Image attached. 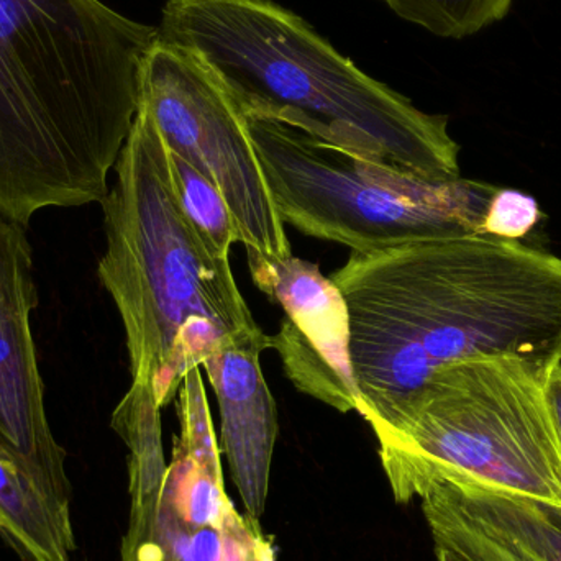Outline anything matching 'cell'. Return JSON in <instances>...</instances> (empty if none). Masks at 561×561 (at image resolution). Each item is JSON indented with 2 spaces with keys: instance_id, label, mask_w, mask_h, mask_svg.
<instances>
[{
  "instance_id": "1",
  "label": "cell",
  "mask_w": 561,
  "mask_h": 561,
  "mask_svg": "<svg viewBox=\"0 0 561 561\" xmlns=\"http://www.w3.org/2000/svg\"><path fill=\"white\" fill-rule=\"evenodd\" d=\"M330 279L350 316L358 414H376L450 363L561 356V259L473 233L352 252Z\"/></svg>"
},
{
  "instance_id": "2",
  "label": "cell",
  "mask_w": 561,
  "mask_h": 561,
  "mask_svg": "<svg viewBox=\"0 0 561 561\" xmlns=\"http://www.w3.org/2000/svg\"><path fill=\"white\" fill-rule=\"evenodd\" d=\"M157 39L101 0H0V216L107 196Z\"/></svg>"
},
{
  "instance_id": "3",
  "label": "cell",
  "mask_w": 561,
  "mask_h": 561,
  "mask_svg": "<svg viewBox=\"0 0 561 561\" xmlns=\"http://www.w3.org/2000/svg\"><path fill=\"white\" fill-rule=\"evenodd\" d=\"M115 173L101 201L107 249L98 275L124 323L131 382L150 386L167 408L190 369L260 325L230 255L184 210L170 150L141 98Z\"/></svg>"
},
{
  "instance_id": "4",
  "label": "cell",
  "mask_w": 561,
  "mask_h": 561,
  "mask_svg": "<svg viewBox=\"0 0 561 561\" xmlns=\"http://www.w3.org/2000/svg\"><path fill=\"white\" fill-rule=\"evenodd\" d=\"M158 39L193 55L240 111L287 112L362 138L425 180L461 178L447 115L365 75L272 0H168Z\"/></svg>"
},
{
  "instance_id": "5",
  "label": "cell",
  "mask_w": 561,
  "mask_h": 561,
  "mask_svg": "<svg viewBox=\"0 0 561 561\" xmlns=\"http://www.w3.org/2000/svg\"><path fill=\"white\" fill-rule=\"evenodd\" d=\"M547 373L520 356H473L365 415L396 501L419 500L432 481L447 480L561 506V440Z\"/></svg>"
},
{
  "instance_id": "6",
  "label": "cell",
  "mask_w": 561,
  "mask_h": 561,
  "mask_svg": "<svg viewBox=\"0 0 561 561\" xmlns=\"http://www.w3.org/2000/svg\"><path fill=\"white\" fill-rule=\"evenodd\" d=\"M240 112L280 219L304 236L369 252L483 233L497 187L425 180L362 138L287 112Z\"/></svg>"
},
{
  "instance_id": "7",
  "label": "cell",
  "mask_w": 561,
  "mask_h": 561,
  "mask_svg": "<svg viewBox=\"0 0 561 561\" xmlns=\"http://www.w3.org/2000/svg\"><path fill=\"white\" fill-rule=\"evenodd\" d=\"M141 101L171 153L222 193L249 253V266L293 255L245 118L190 53L157 39L141 71Z\"/></svg>"
},
{
  "instance_id": "8",
  "label": "cell",
  "mask_w": 561,
  "mask_h": 561,
  "mask_svg": "<svg viewBox=\"0 0 561 561\" xmlns=\"http://www.w3.org/2000/svg\"><path fill=\"white\" fill-rule=\"evenodd\" d=\"M25 229L0 216V445L53 503L69 510L66 454L46 417L30 325L38 294Z\"/></svg>"
},
{
  "instance_id": "9",
  "label": "cell",
  "mask_w": 561,
  "mask_h": 561,
  "mask_svg": "<svg viewBox=\"0 0 561 561\" xmlns=\"http://www.w3.org/2000/svg\"><path fill=\"white\" fill-rule=\"evenodd\" d=\"M270 348L262 329L237 333L204 359L216 392L222 448L245 516L259 523L265 513L273 454L278 438V409L263 376L260 356Z\"/></svg>"
},
{
  "instance_id": "10",
  "label": "cell",
  "mask_w": 561,
  "mask_h": 561,
  "mask_svg": "<svg viewBox=\"0 0 561 561\" xmlns=\"http://www.w3.org/2000/svg\"><path fill=\"white\" fill-rule=\"evenodd\" d=\"M250 273L256 287L286 313L275 336L310 346L358 391L350 356L348 307L336 284L319 266L294 255L250 266Z\"/></svg>"
},
{
  "instance_id": "11",
  "label": "cell",
  "mask_w": 561,
  "mask_h": 561,
  "mask_svg": "<svg viewBox=\"0 0 561 561\" xmlns=\"http://www.w3.org/2000/svg\"><path fill=\"white\" fill-rule=\"evenodd\" d=\"M157 396L150 386L131 382L112 414L111 425L128 447L131 514L122 557L148 546L157 533L163 510L168 467L164 463L163 428Z\"/></svg>"
},
{
  "instance_id": "12",
  "label": "cell",
  "mask_w": 561,
  "mask_h": 561,
  "mask_svg": "<svg viewBox=\"0 0 561 561\" xmlns=\"http://www.w3.org/2000/svg\"><path fill=\"white\" fill-rule=\"evenodd\" d=\"M534 561H561V506L463 481H432L422 491Z\"/></svg>"
},
{
  "instance_id": "13",
  "label": "cell",
  "mask_w": 561,
  "mask_h": 561,
  "mask_svg": "<svg viewBox=\"0 0 561 561\" xmlns=\"http://www.w3.org/2000/svg\"><path fill=\"white\" fill-rule=\"evenodd\" d=\"M3 537L26 561H71L76 549L68 507L53 503L0 445Z\"/></svg>"
},
{
  "instance_id": "14",
  "label": "cell",
  "mask_w": 561,
  "mask_h": 561,
  "mask_svg": "<svg viewBox=\"0 0 561 561\" xmlns=\"http://www.w3.org/2000/svg\"><path fill=\"white\" fill-rule=\"evenodd\" d=\"M164 506L187 529L222 530L233 507L224 488L222 471H214L174 447L168 467Z\"/></svg>"
},
{
  "instance_id": "15",
  "label": "cell",
  "mask_w": 561,
  "mask_h": 561,
  "mask_svg": "<svg viewBox=\"0 0 561 561\" xmlns=\"http://www.w3.org/2000/svg\"><path fill=\"white\" fill-rule=\"evenodd\" d=\"M405 22L440 38L461 39L506 19L514 0H382Z\"/></svg>"
},
{
  "instance_id": "16",
  "label": "cell",
  "mask_w": 561,
  "mask_h": 561,
  "mask_svg": "<svg viewBox=\"0 0 561 561\" xmlns=\"http://www.w3.org/2000/svg\"><path fill=\"white\" fill-rule=\"evenodd\" d=\"M170 158L178 194L187 216L217 250L230 255L232 247L242 240L222 193L193 164L171 151Z\"/></svg>"
},
{
  "instance_id": "17",
  "label": "cell",
  "mask_w": 561,
  "mask_h": 561,
  "mask_svg": "<svg viewBox=\"0 0 561 561\" xmlns=\"http://www.w3.org/2000/svg\"><path fill=\"white\" fill-rule=\"evenodd\" d=\"M421 501L425 520L438 549L448 550L463 561H534L484 533L432 494H424Z\"/></svg>"
},
{
  "instance_id": "18",
  "label": "cell",
  "mask_w": 561,
  "mask_h": 561,
  "mask_svg": "<svg viewBox=\"0 0 561 561\" xmlns=\"http://www.w3.org/2000/svg\"><path fill=\"white\" fill-rule=\"evenodd\" d=\"M542 213L539 203L516 190H496L484 216V236L520 240L529 236Z\"/></svg>"
},
{
  "instance_id": "19",
  "label": "cell",
  "mask_w": 561,
  "mask_h": 561,
  "mask_svg": "<svg viewBox=\"0 0 561 561\" xmlns=\"http://www.w3.org/2000/svg\"><path fill=\"white\" fill-rule=\"evenodd\" d=\"M220 534V561H275L272 543L263 536L259 523L249 516H240L239 511H232Z\"/></svg>"
},
{
  "instance_id": "20",
  "label": "cell",
  "mask_w": 561,
  "mask_h": 561,
  "mask_svg": "<svg viewBox=\"0 0 561 561\" xmlns=\"http://www.w3.org/2000/svg\"><path fill=\"white\" fill-rule=\"evenodd\" d=\"M547 398H549L550 408H552L553 419H556L557 428L561 440V363L560 358L550 366L546 378Z\"/></svg>"
},
{
  "instance_id": "21",
  "label": "cell",
  "mask_w": 561,
  "mask_h": 561,
  "mask_svg": "<svg viewBox=\"0 0 561 561\" xmlns=\"http://www.w3.org/2000/svg\"><path fill=\"white\" fill-rule=\"evenodd\" d=\"M435 552H437L438 561H463L460 557L455 556V553L448 552L445 549H438V547H435Z\"/></svg>"
},
{
  "instance_id": "22",
  "label": "cell",
  "mask_w": 561,
  "mask_h": 561,
  "mask_svg": "<svg viewBox=\"0 0 561 561\" xmlns=\"http://www.w3.org/2000/svg\"><path fill=\"white\" fill-rule=\"evenodd\" d=\"M3 530H5V523H3L2 516H0V534H2V536Z\"/></svg>"
}]
</instances>
